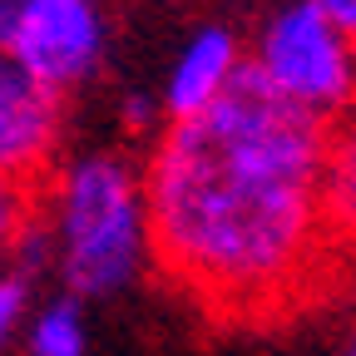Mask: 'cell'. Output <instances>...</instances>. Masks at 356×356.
<instances>
[{
  "instance_id": "obj_8",
  "label": "cell",
  "mask_w": 356,
  "mask_h": 356,
  "mask_svg": "<svg viewBox=\"0 0 356 356\" xmlns=\"http://www.w3.org/2000/svg\"><path fill=\"white\" fill-rule=\"evenodd\" d=\"M30 307H35V277H25L15 262H0V356L20 337Z\"/></svg>"
},
{
  "instance_id": "obj_9",
  "label": "cell",
  "mask_w": 356,
  "mask_h": 356,
  "mask_svg": "<svg viewBox=\"0 0 356 356\" xmlns=\"http://www.w3.org/2000/svg\"><path fill=\"white\" fill-rule=\"evenodd\" d=\"M35 213H40V184L0 173V262H6V252L15 248V238L25 233V222Z\"/></svg>"
},
{
  "instance_id": "obj_3",
  "label": "cell",
  "mask_w": 356,
  "mask_h": 356,
  "mask_svg": "<svg viewBox=\"0 0 356 356\" xmlns=\"http://www.w3.org/2000/svg\"><path fill=\"white\" fill-rule=\"evenodd\" d=\"M282 99H292L307 114L341 119L356 89V55L351 35L332 25L312 0H292L252 40L248 60Z\"/></svg>"
},
{
  "instance_id": "obj_6",
  "label": "cell",
  "mask_w": 356,
  "mask_h": 356,
  "mask_svg": "<svg viewBox=\"0 0 356 356\" xmlns=\"http://www.w3.org/2000/svg\"><path fill=\"white\" fill-rule=\"evenodd\" d=\"M243 70V40L233 25H198L184 50L173 55L168 74H163V89H159V104H163V119H193L198 109H208L222 89L233 84V74Z\"/></svg>"
},
{
  "instance_id": "obj_1",
  "label": "cell",
  "mask_w": 356,
  "mask_h": 356,
  "mask_svg": "<svg viewBox=\"0 0 356 356\" xmlns=\"http://www.w3.org/2000/svg\"><path fill=\"white\" fill-rule=\"evenodd\" d=\"M149 262L222 322H267L332 282L351 222L341 119L282 99L248 60L139 168Z\"/></svg>"
},
{
  "instance_id": "obj_10",
  "label": "cell",
  "mask_w": 356,
  "mask_h": 356,
  "mask_svg": "<svg viewBox=\"0 0 356 356\" xmlns=\"http://www.w3.org/2000/svg\"><path fill=\"white\" fill-rule=\"evenodd\" d=\"M119 114H124V129H134V134H149V129H163L168 124L159 95H124Z\"/></svg>"
},
{
  "instance_id": "obj_12",
  "label": "cell",
  "mask_w": 356,
  "mask_h": 356,
  "mask_svg": "<svg viewBox=\"0 0 356 356\" xmlns=\"http://www.w3.org/2000/svg\"><path fill=\"white\" fill-rule=\"evenodd\" d=\"M337 356H356V351H351V346H341V351H337Z\"/></svg>"
},
{
  "instance_id": "obj_4",
  "label": "cell",
  "mask_w": 356,
  "mask_h": 356,
  "mask_svg": "<svg viewBox=\"0 0 356 356\" xmlns=\"http://www.w3.org/2000/svg\"><path fill=\"white\" fill-rule=\"evenodd\" d=\"M0 50L44 89L70 95L99 74L109 25L99 0H0Z\"/></svg>"
},
{
  "instance_id": "obj_11",
  "label": "cell",
  "mask_w": 356,
  "mask_h": 356,
  "mask_svg": "<svg viewBox=\"0 0 356 356\" xmlns=\"http://www.w3.org/2000/svg\"><path fill=\"white\" fill-rule=\"evenodd\" d=\"M312 6H317V10H322L332 25H341L346 35L356 30V0H312Z\"/></svg>"
},
{
  "instance_id": "obj_5",
  "label": "cell",
  "mask_w": 356,
  "mask_h": 356,
  "mask_svg": "<svg viewBox=\"0 0 356 356\" xmlns=\"http://www.w3.org/2000/svg\"><path fill=\"white\" fill-rule=\"evenodd\" d=\"M65 134V95L30 79L0 50V173L44 184Z\"/></svg>"
},
{
  "instance_id": "obj_7",
  "label": "cell",
  "mask_w": 356,
  "mask_h": 356,
  "mask_svg": "<svg viewBox=\"0 0 356 356\" xmlns=\"http://www.w3.org/2000/svg\"><path fill=\"white\" fill-rule=\"evenodd\" d=\"M25 356H84L89 351V327H84V302L60 292L30 307V317L20 327Z\"/></svg>"
},
{
  "instance_id": "obj_2",
  "label": "cell",
  "mask_w": 356,
  "mask_h": 356,
  "mask_svg": "<svg viewBox=\"0 0 356 356\" xmlns=\"http://www.w3.org/2000/svg\"><path fill=\"white\" fill-rule=\"evenodd\" d=\"M40 222L70 297H119L149 267V218L139 168L124 154H84L40 184Z\"/></svg>"
}]
</instances>
